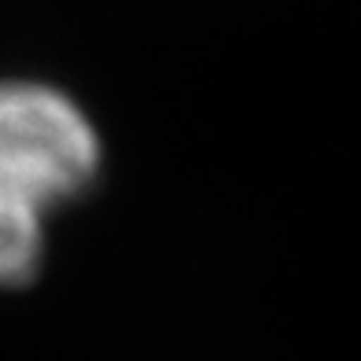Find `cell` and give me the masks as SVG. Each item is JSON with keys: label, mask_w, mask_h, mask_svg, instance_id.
Returning <instances> with one entry per match:
<instances>
[{"label": "cell", "mask_w": 361, "mask_h": 361, "mask_svg": "<svg viewBox=\"0 0 361 361\" xmlns=\"http://www.w3.org/2000/svg\"><path fill=\"white\" fill-rule=\"evenodd\" d=\"M100 170V140L71 96L37 81H0V284L41 266L44 221Z\"/></svg>", "instance_id": "cell-1"}]
</instances>
